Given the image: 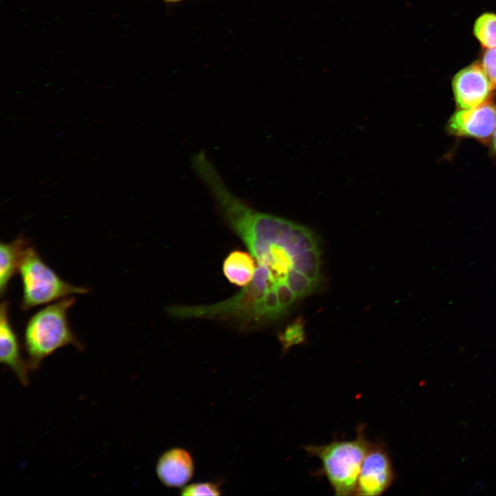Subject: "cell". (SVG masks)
Returning a JSON list of instances; mask_svg holds the SVG:
<instances>
[{"label":"cell","mask_w":496,"mask_h":496,"mask_svg":"<svg viewBox=\"0 0 496 496\" xmlns=\"http://www.w3.org/2000/svg\"><path fill=\"white\" fill-rule=\"evenodd\" d=\"M447 130L458 136L488 138L496 130V104L455 112L448 121Z\"/></svg>","instance_id":"cell-7"},{"label":"cell","mask_w":496,"mask_h":496,"mask_svg":"<svg viewBox=\"0 0 496 496\" xmlns=\"http://www.w3.org/2000/svg\"><path fill=\"white\" fill-rule=\"evenodd\" d=\"M220 484L211 482L194 483L183 487L180 492V495L188 496L220 495Z\"/></svg>","instance_id":"cell-14"},{"label":"cell","mask_w":496,"mask_h":496,"mask_svg":"<svg viewBox=\"0 0 496 496\" xmlns=\"http://www.w3.org/2000/svg\"><path fill=\"white\" fill-rule=\"evenodd\" d=\"M0 353L1 364L12 371L22 385L28 386L30 370L27 360L22 358L19 337L10 322L6 300L0 307Z\"/></svg>","instance_id":"cell-8"},{"label":"cell","mask_w":496,"mask_h":496,"mask_svg":"<svg viewBox=\"0 0 496 496\" xmlns=\"http://www.w3.org/2000/svg\"><path fill=\"white\" fill-rule=\"evenodd\" d=\"M282 347V353H285L291 347L305 342L304 322L301 318H298L289 324L285 329L278 335Z\"/></svg>","instance_id":"cell-13"},{"label":"cell","mask_w":496,"mask_h":496,"mask_svg":"<svg viewBox=\"0 0 496 496\" xmlns=\"http://www.w3.org/2000/svg\"><path fill=\"white\" fill-rule=\"evenodd\" d=\"M27 239L20 235L10 242L0 244V293L6 295L9 282L19 271V265L25 248Z\"/></svg>","instance_id":"cell-10"},{"label":"cell","mask_w":496,"mask_h":496,"mask_svg":"<svg viewBox=\"0 0 496 496\" xmlns=\"http://www.w3.org/2000/svg\"><path fill=\"white\" fill-rule=\"evenodd\" d=\"M194 464L192 455L185 449L173 448L163 453L157 461L156 472L166 486H183L192 477Z\"/></svg>","instance_id":"cell-9"},{"label":"cell","mask_w":496,"mask_h":496,"mask_svg":"<svg viewBox=\"0 0 496 496\" xmlns=\"http://www.w3.org/2000/svg\"><path fill=\"white\" fill-rule=\"evenodd\" d=\"M491 137V147L493 152L496 154V130Z\"/></svg>","instance_id":"cell-16"},{"label":"cell","mask_w":496,"mask_h":496,"mask_svg":"<svg viewBox=\"0 0 496 496\" xmlns=\"http://www.w3.org/2000/svg\"><path fill=\"white\" fill-rule=\"evenodd\" d=\"M162 1H163L164 2H165L167 3L174 4V3H180L182 1H185L187 0H162Z\"/></svg>","instance_id":"cell-17"},{"label":"cell","mask_w":496,"mask_h":496,"mask_svg":"<svg viewBox=\"0 0 496 496\" xmlns=\"http://www.w3.org/2000/svg\"><path fill=\"white\" fill-rule=\"evenodd\" d=\"M485 49L481 64L496 89V47Z\"/></svg>","instance_id":"cell-15"},{"label":"cell","mask_w":496,"mask_h":496,"mask_svg":"<svg viewBox=\"0 0 496 496\" xmlns=\"http://www.w3.org/2000/svg\"><path fill=\"white\" fill-rule=\"evenodd\" d=\"M254 271L255 265L252 258L240 250L231 252L223 262L225 276L230 282L239 287L249 285Z\"/></svg>","instance_id":"cell-11"},{"label":"cell","mask_w":496,"mask_h":496,"mask_svg":"<svg viewBox=\"0 0 496 496\" xmlns=\"http://www.w3.org/2000/svg\"><path fill=\"white\" fill-rule=\"evenodd\" d=\"M473 33L485 48L496 47V14H481L475 22Z\"/></svg>","instance_id":"cell-12"},{"label":"cell","mask_w":496,"mask_h":496,"mask_svg":"<svg viewBox=\"0 0 496 496\" xmlns=\"http://www.w3.org/2000/svg\"><path fill=\"white\" fill-rule=\"evenodd\" d=\"M75 301L72 296L62 298L40 309L28 320L23 344L30 371H37L44 359L63 347L72 345L81 351L84 349L68 318V312Z\"/></svg>","instance_id":"cell-1"},{"label":"cell","mask_w":496,"mask_h":496,"mask_svg":"<svg viewBox=\"0 0 496 496\" xmlns=\"http://www.w3.org/2000/svg\"><path fill=\"white\" fill-rule=\"evenodd\" d=\"M19 272L23 287L21 309L23 311L89 291L63 280L32 246L25 248Z\"/></svg>","instance_id":"cell-3"},{"label":"cell","mask_w":496,"mask_h":496,"mask_svg":"<svg viewBox=\"0 0 496 496\" xmlns=\"http://www.w3.org/2000/svg\"><path fill=\"white\" fill-rule=\"evenodd\" d=\"M371 443L365 435V426L360 424L353 440L304 445L303 449L309 457L320 459L321 466L313 475L324 477L335 495H355L360 468Z\"/></svg>","instance_id":"cell-2"},{"label":"cell","mask_w":496,"mask_h":496,"mask_svg":"<svg viewBox=\"0 0 496 496\" xmlns=\"http://www.w3.org/2000/svg\"><path fill=\"white\" fill-rule=\"evenodd\" d=\"M396 478L392 461L382 442L371 443L358 475L355 495L383 494Z\"/></svg>","instance_id":"cell-5"},{"label":"cell","mask_w":496,"mask_h":496,"mask_svg":"<svg viewBox=\"0 0 496 496\" xmlns=\"http://www.w3.org/2000/svg\"><path fill=\"white\" fill-rule=\"evenodd\" d=\"M265 292L252 282L230 298L209 305H172L167 311L174 318L233 320L243 324L262 321L260 303Z\"/></svg>","instance_id":"cell-4"},{"label":"cell","mask_w":496,"mask_h":496,"mask_svg":"<svg viewBox=\"0 0 496 496\" xmlns=\"http://www.w3.org/2000/svg\"><path fill=\"white\" fill-rule=\"evenodd\" d=\"M452 87L459 110L473 109L492 103L495 90L478 61L457 72L453 76Z\"/></svg>","instance_id":"cell-6"}]
</instances>
